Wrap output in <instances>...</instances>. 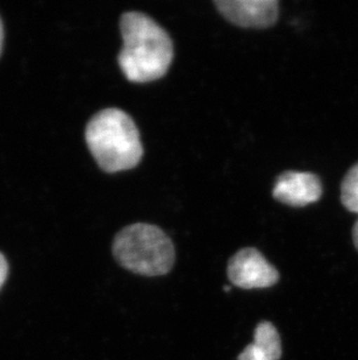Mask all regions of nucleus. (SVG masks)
I'll return each instance as SVG.
<instances>
[{"label":"nucleus","instance_id":"f03ea898","mask_svg":"<svg viewBox=\"0 0 358 360\" xmlns=\"http://www.w3.org/2000/svg\"><path fill=\"white\" fill-rule=\"evenodd\" d=\"M85 140L95 162L106 173L132 169L143 157L139 129L132 117L120 109L95 113L86 125Z\"/></svg>","mask_w":358,"mask_h":360},{"label":"nucleus","instance_id":"1a4fd4ad","mask_svg":"<svg viewBox=\"0 0 358 360\" xmlns=\"http://www.w3.org/2000/svg\"><path fill=\"white\" fill-rule=\"evenodd\" d=\"M7 273H8V265H7L6 259L0 253V288L6 280Z\"/></svg>","mask_w":358,"mask_h":360},{"label":"nucleus","instance_id":"9b49d317","mask_svg":"<svg viewBox=\"0 0 358 360\" xmlns=\"http://www.w3.org/2000/svg\"><path fill=\"white\" fill-rule=\"evenodd\" d=\"M3 42H4V27H3V22H1V19H0V54H1V49H3Z\"/></svg>","mask_w":358,"mask_h":360},{"label":"nucleus","instance_id":"0eeeda50","mask_svg":"<svg viewBox=\"0 0 358 360\" xmlns=\"http://www.w3.org/2000/svg\"><path fill=\"white\" fill-rule=\"evenodd\" d=\"M281 357V342L277 329L270 322H260L249 344L237 360H278Z\"/></svg>","mask_w":358,"mask_h":360},{"label":"nucleus","instance_id":"423d86ee","mask_svg":"<svg viewBox=\"0 0 358 360\" xmlns=\"http://www.w3.org/2000/svg\"><path fill=\"white\" fill-rule=\"evenodd\" d=\"M272 195L291 207H306L321 198V181L314 174L290 170L277 177Z\"/></svg>","mask_w":358,"mask_h":360},{"label":"nucleus","instance_id":"6e6552de","mask_svg":"<svg viewBox=\"0 0 358 360\" xmlns=\"http://www.w3.org/2000/svg\"><path fill=\"white\" fill-rule=\"evenodd\" d=\"M341 200L345 209L358 214V162L350 168L342 182Z\"/></svg>","mask_w":358,"mask_h":360},{"label":"nucleus","instance_id":"20e7f679","mask_svg":"<svg viewBox=\"0 0 358 360\" xmlns=\"http://www.w3.org/2000/svg\"><path fill=\"white\" fill-rule=\"evenodd\" d=\"M227 274L234 285L242 289L269 288L277 283L279 273L253 248H242L230 258Z\"/></svg>","mask_w":358,"mask_h":360},{"label":"nucleus","instance_id":"f257e3e1","mask_svg":"<svg viewBox=\"0 0 358 360\" xmlns=\"http://www.w3.org/2000/svg\"><path fill=\"white\" fill-rule=\"evenodd\" d=\"M121 51L119 65L133 83H148L162 79L173 58L169 34L152 18L140 12H127L120 19Z\"/></svg>","mask_w":358,"mask_h":360},{"label":"nucleus","instance_id":"39448f33","mask_svg":"<svg viewBox=\"0 0 358 360\" xmlns=\"http://www.w3.org/2000/svg\"><path fill=\"white\" fill-rule=\"evenodd\" d=\"M216 8L232 24L244 28H267L276 24L277 0H216Z\"/></svg>","mask_w":358,"mask_h":360},{"label":"nucleus","instance_id":"9d476101","mask_svg":"<svg viewBox=\"0 0 358 360\" xmlns=\"http://www.w3.org/2000/svg\"><path fill=\"white\" fill-rule=\"evenodd\" d=\"M352 239H354V244L358 250V219L354 225V230H352Z\"/></svg>","mask_w":358,"mask_h":360},{"label":"nucleus","instance_id":"7ed1b4c3","mask_svg":"<svg viewBox=\"0 0 358 360\" xmlns=\"http://www.w3.org/2000/svg\"><path fill=\"white\" fill-rule=\"evenodd\" d=\"M112 251L119 265L145 276H164L176 259L175 246L166 232L147 223L122 229L115 236Z\"/></svg>","mask_w":358,"mask_h":360}]
</instances>
